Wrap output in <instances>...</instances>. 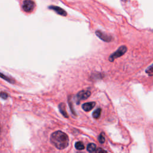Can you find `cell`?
<instances>
[{
  "mask_svg": "<svg viewBox=\"0 0 153 153\" xmlns=\"http://www.w3.org/2000/svg\"><path fill=\"white\" fill-rule=\"evenodd\" d=\"M50 141L51 143L59 149H63L69 145V137L68 135L59 130L51 134Z\"/></svg>",
  "mask_w": 153,
  "mask_h": 153,
  "instance_id": "6da1fadb",
  "label": "cell"
},
{
  "mask_svg": "<svg viewBox=\"0 0 153 153\" xmlns=\"http://www.w3.org/2000/svg\"><path fill=\"white\" fill-rule=\"evenodd\" d=\"M127 48L126 46L122 45V46L120 47L119 48L117 51H115L114 53L111 54V56H109V61L113 62L115 59L121 57L127 51Z\"/></svg>",
  "mask_w": 153,
  "mask_h": 153,
  "instance_id": "7a4b0ae2",
  "label": "cell"
},
{
  "mask_svg": "<svg viewBox=\"0 0 153 153\" xmlns=\"http://www.w3.org/2000/svg\"><path fill=\"white\" fill-rule=\"evenodd\" d=\"M91 94V93L88 90H81L79 91L76 96V101L77 103H79V102L87 99Z\"/></svg>",
  "mask_w": 153,
  "mask_h": 153,
  "instance_id": "3957f363",
  "label": "cell"
},
{
  "mask_svg": "<svg viewBox=\"0 0 153 153\" xmlns=\"http://www.w3.org/2000/svg\"><path fill=\"white\" fill-rule=\"evenodd\" d=\"M35 7V3L32 0H25L23 1L22 8L25 12H31Z\"/></svg>",
  "mask_w": 153,
  "mask_h": 153,
  "instance_id": "277c9868",
  "label": "cell"
},
{
  "mask_svg": "<svg viewBox=\"0 0 153 153\" xmlns=\"http://www.w3.org/2000/svg\"><path fill=\"white\" fill-rule=\"evenodd\" d=\"M96 35L102 40L105 42H111L112 40V36L104 32L97 30L96 31Z\"/></svg>",
  "mask_w": 153,
  "mask_h": 153,
  "instance_id": "5b68a950",
  "label": "cell"
},
{
  "mask_svg": "<svg viewBox=\"0 0 153 153\" xmlns=\"http://www.w3.org/2000/svg\"><path fill=\"white\" fill-rule=\"evenodd\" d=\"M49 8L53 10L54 11H55L57 14L60 15V16H66L67 15V13L66 12L63 10L62 9V8L59 7H57V6H54V5H51L50 7H49Z\"/></svg>",
  "mask_w": 153,
  "mask_h": 153,
  "instance_id": "8992f818",
  "label": "cell"
},
{
  "mask_svg": "<svg viewBox=\"0 0 153 153\" xmlns=\"http://www.w3.org/2000/svg\"><path fill=\"white\" fill-rule=\"evenodd\" d=\"M96 105V103L94 102H86L82 105V109L85 111L88 112L91 111Z\"/></svg>",
  "mask_w": 153,
  "mask_h": 153,
  "instance_id": "52a82bcc",
  "label": "cell"
},
{
  "mask_svg": "<svg viewBox=\"0 0 153 153\" xmlns=\"http://www.w3.org/2000/svg\"><path fill=\"white\" fill-rule=\"evenodd\" d=\"M59 110L61 112V114L66 118L68 117V115L67 114L66 111V106L65 105V103H61L59 104Z\"/></svg>",
  "mask_w": 153,
  "mask_h": 153,
  "instance_id": "ba28073f",
  "label": "cell"
},
{
  "mask_svg": "<svg viewBox=\"0 0 153 153\" xmlns=\"http://www.w3.org/2000/svg\"><path fill=\"white\" fill-rule=\"evenodd\" d=\"M96 148V145L94 143H90L89 144H88L87 145V151L90 152V153H92Z\"/></svg>",
  "mask_w": 153,
  "mask_h": 153,
  "instance_id": "9c48e42d",
  "label": "cell"
},
{
  "mask_svg": "<svg viewBox=\"0 0 153 153\" xmlns=\"http://www.w3.org/2000/svg\"><path fill=\"white\" fill-rule=\"evenodd\" d=\"M101 109L100 108H97L96 109L93 113V117L95 119H98L100 116V114H101Z\"/></svg>",
  "mask_w": 153,
  "mask_h": 153,
  "instance_id": "30bf717a",
  "label": "cell"
},
{
  "mask_svg": "<svg viewBox=\"0 0 153 153\" xmlns=\"http://www.w3.org/2000/svg\"><path fill=\"white\" fill-rule=\"evenodd\" d=\"M75 148L78 150H82L84 149V145L82 142H76L75 144Z\"/></svg>",
  "mask_w": 153,
  "mask_h": 153,
  "instance_id": "8fae6325",
  "label": "cell"
},
{
  "mask_svg": "<svg viewBox=\"0 0 153 153\" xmlns=\"http://www.w3.org/2000/svg\"><path fill=\"white\" fill-rule=\"evenodd\" d=\"M146 73L149 76H153V64H152L151 66H149L145 71Z\"/></svg>",
  "mask_w": 153,
  "mask_h": 153,
  "instance_id": "7c38bea8",
  "label": "cell"
},
{
  "mask_svg": "<svg viewBox=\"0 0 153 153\" xmlns=\"http://www.w3.org/2000/svg\"><path fill=\"white\" fill-rule=\"evenodd\" d=\"M92 153H107L105 149L101 148H96V149L92 152Z\"/></svg>",
  "mask_w": 153,
  "mask_h": 153,
  "instance_id": "4fadbf2b",
  "label": "cell"
},
{
  "mask_svg": "<svg viewBox=\"0 0 153 153\" xmlns=\"http://www.w3.org/2000/svg\"><path fill=\"white\" fill-rule=\"evenodd\" d=\"M98 140H99V142L100 143H104L105 142V136H104V134L103 133H102L98 137Z\"/></svg>",
  "mask_w": 153,
  "mask_h": 153,
  "instance_id": "5bb4252c",
  "label": "cell"
},
{
  "mask_svg": "<svg viewBox=\"0 0 153 153\" xmlns=\"http://www.w3.org/2000/svg\"><path fill=\"white\" fill-rule=\"evenodd\" d=\"M0 77L2 78L3 79H5L6 81H8V82H14V81H11V79H10L8 77L6 76L5 75H2V74H1V73H0Z\"/></svg>",
  "mask_w": 153,
  "mask_h": 153,
  "instance_id": "9a60e30c",
  "label": "cell"
},
{
  "mask_svg": "<svg viewBox=\"0 0 153 153\" xmlns=\"http://www.w3.org/2000/svg\"><path fill=\"white\" fill-rule=\"evenodd\" d=\"M0 97L4 99H6L8 97V94L5 92H1L0 93Z\"/></svg>",
  "mask_w": 153,
  "mask_h": 153,
  "instance_id": "2e32d148",
  "label": "cell"
},
{
  "mask_svg": "<svg viewBox=\"0 0 153 153\" xmlns=\"http://www.w3.org/2000/svg\"><path fill=\"white\" fill-rule=\"evenodd\" d=\"M121 1H126L127 0H121Z\"/></svg>",
  "mask_w": 153,
  "mask_h": 153,
  "instance_id": "e0dca14e",
  "label": "cell"
},
{
  "mask_svg": "<svg viewBox=\"0 0 153 153\" xmlns=\"http://www.w3.org/2000/svg\"><path fill=\"white\" fill-rule=\"evenodd\" d=\"M0 133H1V125H0Z\"/></svg>",
  "mask_w": 153,
  "mask_h": 153,
  "instance_id": "ac0fdd59",
  "label": "cell"
}]
</instances>
